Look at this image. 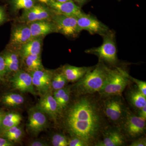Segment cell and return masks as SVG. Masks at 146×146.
<instances>
[{
  "label": "cell",
  "instance_id": "obj_1",
  "mask_svg": "<svg viewBox=\"0 0 146 146\" xmlns=\"http://www.w3.org/2000/svg\"><path fill=\"white\" fill-rule=\"evenodd\" d=\"M64 123L72 136L91 145L99 136L104 124L99 104L92 97L82 95L67 110Z\"/></svg>",
  "mask_w": 146,
  "mask_h": 146
},
{
  "label": "cell",
  "instance_id": "obj_2",
  "mask_svg": "<svg viewBox=\"0 0 146 146\" xmlns=\"http://www.w3.org/2000/svg\"><path fill=\"white\" fill-rule=\"evenodd\" d=\"M109 70L110 68L99 60L98 64L76 84L77 94L82 96L99 92L106 82Z\"/></svg>",
  "mask_w": 146,
  "mask_h": 146
},
{
  "label": "cell",
  "instance_id": "obj_3",
  "mask_svg": "<svg viewBox=\"0 0 146 146\" xmlns=\"http://www.w3.org/2000/svg\"><path fill=\"white\" fill-rule=\"evenodd\" d=\"M129 75L121 68H110L109 74L104 86L99 93L102 96H121L129 82Z\"/></svg>",
  "mask_w": 146,
  "mask_h": 146
},
{
  "label": "cell",
  "instance_id": "obj_4",
  "mask_svg": "<svg viewBox=\"0 0 146 146\" xmlns=\"http://www.w3.org/2000/svg\"><path fill=\"white\" fill-rule=\"evenodd\" d=\"M102 36L103 42L100 46L86 50L85 52L97 56L99 60L103 62L110 65H116L118 63V59L115 33L109 30Z\"/></svg>",
  "mask_w": 146,
  "mask_h": 146
},
{
  "label": "cell",
  "instance_id": "obj_5",
  "mask_svg": "<svg viewBox=\"0 0 146 146\" xmlns=\"http://www.w3.org/2000/svg\"><path fill=\"white\" fill-rule=\"evenodd\" d=\"M121 96L106 97L104 103L103 111L109 120L115 123L123 121L127 114L125 106Z\"/></svg>",
  "mask_w": 146,
  "mask_h": 146
},
{
  "label": "cell",
  "instance_id": "obj_6",
  "mask_svg": "<svg viewBox=\"0 0 146 146\" xmlns=\"http://www.w3.org/2000/svg\"><path fill=\"white\" fill-rule=\"evenodd\" d=\"M57 33L68 37H76L80 33L77 23V18L60 14H55L52 17Z\"/></svg>",
  "mask_w": 146,
  "mask_h": 146
},
{
  "label": "cell",
  "instance_id": "obj_7",
  "mask_svg": "<svg viewBox=\"0 0 146 146\" xmlns=\"http://www.w3.org/2000/svg\"><path fill=\"white\" fill-rule=\"evenodd\" d=\"M53 13L50 9L43 5L35 4L23 10L18 19L21 23L29 24L35 21L51 20Z\"/></svg>",
  "mask_w": 146,
  "mask_h": 146
},
{
  "label": "cell",
  "instance_id": "obj_8",
  "mask_svg": "<svg viewBox=\"0 0 146 146\" xmlns=\"http://www.w3.org/2000/svg\"><path fill=\"white\" fill-rule=\"evenodd\" d=\"M77 18V23L80 31H86L91 34H98L103 36L109 29L96 18L83 13Z\"/></svg>",
  "mask_w": 146,
  "mask_h": 146
},
{
  "label": "cell",
  "instance_id": "obj_9",
  "mask_svg": "<svg viewBox=\"0 0 146 146\" xmlns=\"http://www.w3.org/2000/svg\"><path fill=\"white\" fill-rule=\"evenodd\" d=\"M48 124L46 114L37 106L29 109L27 127L30 132L37 134L44 130Z\"/></svg>",
  "mask_w": 146,
  "mask_h": 146
},
{
  "label": "cell",
  "instance_id": "obj_10",
  "mask_svg": "<svg viewBox=\"0 0 146 146\" xmlns=\"http://www.w3.org/2000/svg\"><path fill=\"white\" fill-rule=\"evenodd\" d=\"M123 121L124 122L123 128L125 132L130 138L139 137L145 132L146 120L139 116L127 112Z\"/></svg>",
  "mask_w": 146,
  "mask_h": 146
},
{
  "label": "cell",
  "instance_id": "obj_11",
  "mask_svg": "<svg viewBox=\"0 0 146 146\" xmlns=\"http://www.w3.org/2000/svg\"><path fill=\"white\" fill-rule=\"evenodd\" d=\"M10 82L13 88L16 90L23 93L35 94L32 78L29 73L18 70L14 73Z\"/></svg>",
  "mask_w": 146,
  "mask_h": 146
},
{
  "label": "cell",
  "instance_id": "obj_12",
  "mask_svg": "<svg viewBox=\"0 0 146 146\" xmlns=\"http://www.w3.org/2000/svg\"><path fill=\"white\" fill-rule=\"evenodd\" d=\"M47 5L55 14L77 17L83 13L80 7L73 1L58 2L54 0H50Z\"/></svg>",
  "mask_w": 146,
  "mask_h": 146
},
{
  "label": "cell",
  "instance_id": "obj_13",
  "mask_svg": "<svg viewBox=\"0 0 146 146\" xmlns=\"http://www.w3.org/2000/svg\"><path fill=\"white\" fill-rule=\"evenodd\" d=\"M29 73L32 78L33 85L41 94L44 95L49 91L53 75L50 71L45 69L40 70L30 71Z\"/></svg>",
  "mask_w": 146,
  "mask_h": 146
},
{
  "label": "cell",
  "instance_id": "obj_14",
  "mask_svg": "<svg viewBox=\"0 0 146 146\" xmlns=\"http://www.w3.org/2000/svg\"><path fill=\"white\" fill-rule=\"evenodd\" d=\"M32 39L31 31L29 25L21 23L12 29L9 44L12 46L19 48Z\"/></svg>",
  "mask_w": 146,
  "mask_h": 146
},
{
  "label": "cell",
  "instance_id": "obj_15",
  "mask_svg": "<svg viewBox=\"0 0 146 146\" xmlns=\"http://www.w3.org/2000/svg\"><path fill=\"white\" fill-rule=\"evenodd\" d=\"M28 25L30 29L32 38L42 37L52 33H57L55 25L52 20L35 21Z\"/></svg>",
  "mask_w": 146,
  "mask_h": 146
},
{
  "label": "cell",
  "instance_id": "obj_16",
  "mask_svg": "<svg viewBox=\"0 0 146 146\" xmlns=\"http://www.w3.org/2000/svg\"><path fill=\"white\" fill-rule=\"evenodd\" d=\"M37 106L54 120L56 119L60 112L57 102L49 92L43 95Z\"/></svg>",
  "mask_w": 146,
  "mask_h": 146
},
{
  "label": "cell",
  "instance_id": "obj_17",
  "mask_svg": "<svg viewBox=\"0 0 146 146\" xmlns=\"http://www.w3.org/2000/svg\"><path fill=\"white\" fill-rule=\"evenodd\" d=\"M42 45V37L33 38L19 48V54L24 60L30 55L40 54Z\"/></svg>",
  "mask_w": 146,
  "mask_h": 146
},
{
  "label": "cell",
  "instance_id": "obj_18",
  "mask_svg": "<svg viewBox=\"0 0 146 146\" xmlns=\"http://www.w3.org/2000/svg\"><path fill=\"white\" fill-rule=\"evenodd\" d=\"M94 67H78L71 65H66L63 66L61 72L66 78L67 81L74 82L81 79Z\"/></svg>",
  "mask_w": 146,
  "mask_h": 146
},
{
  "label": "cell",
  "instance_id": "obj_19",
  "mask_svg": "<svg viewBox=\"0 0 146 146\" xmlns=\"http://www.w3.org/2000/svg\"><path fill=\"white\" fill-rule=\"evenodd\" d=\"M124 136L120 131L112 130L108 131L104 134L102 141H99L95 145L98 146H120L124 145Z\"/></svg>",
  "mask_w": 146,
  "mask_h": 146
},
{
  "label": "cell",
  "instance_id": "obj_20",
  "mask_svg": "<svg viewBox=\"0 0 146 146\" xmlns=\"http://www.w3.org/2000/svg\"><path fill=\"white\" fill-rule=\"evenodd\" d=\"M22 119L21 115L16 112L5 113L0 126V133H2L11 127L19 125Z\"/></svg>",
  "mask_w": 146,
  "mask_h": 146
},
{
  "label": "cell",
  "instance_id": "obj_21",
  "mask_svg": "<svg viewBox=\"0 0 146 146\" xmlns=\"http://www.w3.org/2000/svg\"><path fill=\"white\" fill-rule=\"evenodd\" d=\"M127 98L130 104L136 109H141L146 105V96L138 89L130 90L128 93Z\"/></svg>",
  "mask_w": 146,
  "mask_h": 146
},
{
  "label": "cell",
  "instance_id": "obj_22",
  "mask_svg": "<svg viewBox=\"0 0 146 146\" xmlns=\"http://www.w3.org/2000/svg\"><path fill=\"white\" fill-rule=\"evenodd\" d=\"M1 102L8 107H17L23 103L25 99L20 94L9 93L3 96Z\"/></svg>",
  "mask_w": 146,
  "mask_h": 146
},
{
  "label": "cell",
  "instance_id": "obj_23",
  "mask_svg": "<svg viewBox=\"0 0 146 146\" xmlns=\"http://www.w3.org/2000/svg\"><path fill=\"white\" fill-rule=\"evenodd\" d=\"M24 60L29 72L44 70L40 54L30 55Z\"/></svg>",
  "mask_w": 146,
  "mask_h": 146
},
{
  "label": "cell",
  "instance_id": "obj_24",
  "mask_svg": "<svg viewBox=\"0 0 146 146\" xmlns=\"http://www.w3.org/2000/svg\"><path fill=\"white\" fill-rule=\"evenodd\" d=\"M1 134L2 137L8 139L11 142H18L23 138L24 131L22 128L17 125L10 128Z\"/></svg>",
  "mask_w": 146,
  "mask_h": 146
},
{
  "label": "cell",
  "instance_id": "obj_25",
  "mask_svg": "<svg viewBox=\"0 0 146 146\" xmlns=\"http://www.w3.org/2000/svg\"><path fill=\"white\" fill-rule=\"evenodd\" d=\"M36 0H9L11 9L14 12L25 10L36 4Z\"/></svg>",
  "mask_w": 146,
  "mask_h": 146
},
{
  "label": "cell",
  "instance_id": "obj_26",
  "mask_svg": "<svg viewBox=\"0 0 146 146\" xmlns=\"http://www.w3.org/2000/svg\"><path fill=\"white\" fill-rule=\"evenodd\" d=\"M67 81L66 78L62 72L57 73L53 76L51 86L55 91L65 87Z\"/></svg>",
  "mask_w": 146,
  "mask_h": 146
},
{
  "label": "cell",
  "instance_id": "obj_27",
  "mask_svg": "<svg viewBox=\"0 0 146 146\" xmlns=\"http://www.w3.org/2000/svg\"><path fill=\"white\" fill-rule=\"evenodd\" d=\"M69 139L65 135L62 133H56L52 136L51 143L53 146H68Z\"/></svg>",
  "mask_w": 146,
  "mask_h": 146
},
{
  "label": "cell",
  "instance_id": "obj_28",
  "mask_svg": "<svg viewBox=\"0 0 146 146\" xmlns=\"http://www.w3.org/2000/svg\"><path fill=\"white\" fill-rule=\"evenodd\" d=\"M5 63L19 64V56L17 54L11 52H7L3 55Z\"/></svg>",
  "mask_w": 146,
  "mask_h": 146
},
{
  "label": "cell",
  "instance_id": "obj_29",
  "mask_svg": "<svg viewBox=\"0 0 146 146\" xmlns=\"http://www.w3.org/2000/svg\"><path fill=\"white\" fill-rule=\"evenodd\" d=\"M70 89L68 88L67 91L58 104L60 112L63 110L65 109L68 105L70 100Z\"/></svg>",
  "mask_w": 146,
  "mask_h": 146
},
{
  "label": "cell",
  "instance_id": "obj_30",
  "mask_svg": "<svg viewBox=\"0 0 146 146\" xmlns=\"http://www.w3.org/2000/svg\"><path fill=\"white\" fill-rule=\"evenodd\" d=\"M90 145L88 142L76 136H72V138L69 139L68 141L69 146H88Z\"/></svg>",
  "mask_w": 146,
  "mask_h": 146
},
{
  "label": "cell",
  "instance_id": "obj_31",
  "mask_svg": "<svg viewBox=\"0 0 146 146\" xmlns=\"http://www.w3.org/2000/svg\"><path fill=\"white\" fill-rule=\"evenodd\" d=\"M129 79L136 84L138 90L146 96V82L145 81H141L132 77L129 76Z\"/></svg>",
  "mask_w": 146,
  "mask_h": 146
},
{
  "label": "cell",
  "instance_id": "obj_32",
  "mask_svg": "<svg viewBox=\"0 0 146 146\" xmlns=\"http://www.w3.org/2000/svg\"><path fill=\"white\" fill-rule=\"evenodd\" d=\"M7 73L4 58L3 56L0 55V81L3 79Z\"/></svg>",
  "mask_w": 146,
  "mask_h": 146
},
{
  "label": "cell",
  "instance_id": "obj_33",
  "mask_svg": "<svg viewBox=\"0 0 146 146\" xmlns=\"http://www.w3.org/2000/svg\"><path fill=\"white\" fill-rule=\"evenodd\" d=\"M68 89V87H64L62 89H58L54 91L53 96L57 102L58 104L60 102V100L63 98L65 92Z\"/></svg>",
  "mask_w": 146,
  "mask_h": 146
},
{
  "label": "cell",
  "instance_id": "obj_34",
  "mask_svg": "<svg viewBox=\"0 0 146 146\" xmlns=\"http://www.w3.org/2000/svg\"><path fill=\"white\" fill-rule=\"evenodd\" d=\"M7 17L5 8L0 6V25L5 23L7 21Z\"/></svg>",
  "mask_w": 146,
  "mask_h": 146
},
{
  "label": "cell",
  "instance_id": "obj_35",
  "mask_svg": "<svg viewBox=\"0 0 146 146\" xmlns=\"http://www.w3.org/2000/svg\"><path fill=\"white\" fill-rule=\"evenodd\" d=\"M130 146H146V140L145 138H138L131 143Z\"/></svg>",
  "mask_w": 146,
  "mask_h": 146
},
{
  "label": "cell",
  "instance_id": "obj_36",
  "mask_svg": "<svg viewBox=\"0 0 146 146\" xmlns=\"http://www.w3.org/2000/svg\"><path fill=\"white\" fill-rule=\"evenodd\" d=\"M14 145L13 142H11L4 137H0V146H12Z\"/></svg>",
  "mask_w": 146,
  "mask_h": 146
},
{
  "label": "cell",
  "instance_id": "obj_37",
  "mask_svg": "<svg viewBox=\"0 0 146 146\" xmlns=\"http://www.w3.org/2000/svg\"><path fill=\"white\" fill-rule=\"evenodd\" d=\"M29 146H48V145L45 141H33L31 143H30Z\"/></svg>",
  "mask_w": 146,
  "mask_h": 146
},
{
  "label": "cell",
  "instance_id": "obj_38",
  "mask_svg": "<svg viewBox=\"0 0 146 146\" xmlns=\"http://www.w3.org/2000/svg\"><path fill=\"white\" fill-rule=\"evenodd\" d=\"M138 116L143 119H146V105L145 106L141 108V109L138 110Z\"/></svg>",
  "mask_w": 146,
  "mask_h": 146
},
{
  "label": "cell",
  "instance_id": "obj_39",
  "mask_svg": "<svg viewBox=\"0 0 146 146\" xmlns=\"http://www.w3.org/2000/svg\"><path fill=\"white\" fill-rule=\"evenodd\" d=\"M78 4L79 5H82L87 0H75Z\"/></svg>",
  "mask_w": 146,
  "mask_h": 146
},
{
  "label": "cell",
  "instance_id": "obj_40",
  "mask_svg": "<svg viewBox=\"0 0 146 146\" xmlns=\"http://www.w3.org/2000/svg\"><path fill=\"white\" fill-rule=\"evenodd\" d=\"M37 1L40 2V3H42L46 4L47 5L50 0H37Z\"/></svg>",
  "mask_w": 146,
  "mask_h": 146
},
{
  "label": "cell",
  "instance_id": "obj_41",
  "mask_svg": "<svg viewBox=\"0 0 146 146\" xmlns=\"http://www.w3.org/2000/svg\"><path fill=\"white\" fill-rule=\"evenodd\" d=\"M58 2H65L69 1H72V0H54Z\"/></svg>",
  "mask_w": 146,
  "mask_h": 146
},
{
  "label": "cell",
  "instance_id": "obj_42",
  "mask_svg": "<svg viewBox=\"0 0 146 146\" xmlns=\"http://www.w3.org/2000/svg\"><path fill=\"white\" fill-rule=\"evenodd\" d=\"M4 114L5 113L2 110H0V119L3 117Z\"/></svg>",
  "mask_w": 146,
  "mask_h": 146
},
{
  "label": "cell",
  "instance_id": "obj_43",
  "mask_svg": "<svg viewBox=\"0 0 146 146\" xmlns=\"http://www.w3.org/2000/svg\"><path fill=\"white\" fill-rule=\"evenodd\" d=\"M2 118L3 117L1 118V119H0V126H1V121L2 119Z\"/></svg>",
  "mask_w": 146,
  "mask_h": 146
}]
</instances>
